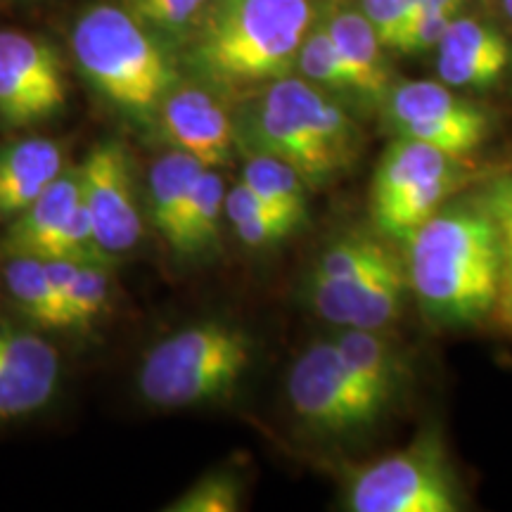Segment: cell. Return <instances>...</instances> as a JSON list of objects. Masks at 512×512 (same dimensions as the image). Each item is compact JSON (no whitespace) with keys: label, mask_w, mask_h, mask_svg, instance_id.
Instances as JSON below:
<instances>
[{"label":"cell","mask_w":512,"mask_h":512,"mask_svg":"<svg viewBox=\"0 0 512 512\" xmlns=\"http://www.w3.org/2000/svg\"><path fill=\"white\" fill-rule=\"evenodd\" d=\"M347 508L354 512H456L460 484L437 432L361 467L351 477Z\"/></svg>","instance_id":"6"},{"label":"cell","mask_w":512,"mask_h":512,"mask_svg":"<svg viewBox=\"0 0 512 512\" xmlns=\"http://www.w3.org/2000/svg\"><path fill=\"white\" fill-rule=\"evenodd\" d=\"M67 105L62 57L43 38L0 31V124L31 128Z\"/></svg>","instance_id":"9"},{"label":"cell","mask_w":512,"mask_h":512,"mask_svg":"<svg viewBox=\"0 0 512 512\" xmlns=\"http://www.w3.org/2000/svg\"><path fill=\"white\" fill-rule=\"evenodd\" d=\"M465 164V159L446 155L422 140L396 136L394 143L384 150L370 183L373 226H380L408 195H413L425 183L467 171Z\"/></svg>","instance_id":"14"},{"label":"cell","mask_w":512,"mask_h":512,"mask_svg":"<svg viewBox=\"0 0 512 512\" xmlns=\"http://www.w3.org/2000/svg\"><path fill=\"white\" fill-rule=\"evenodd\" d=\"M456 17H458L456 12H444V10L425 12V15L415 17L406 27V31H403L396 50L406 55L434 50L441 43V38H444L448 24H451Z\"/></svg>","instance_id":"32"},{"label":"cell","mask_w":512,"mask_h":512,"mask_svg":"<svg viewBox=\"0 0 512 512\" xmlns=\"http://www.w3.org/2000/svg\"><path fill=\"white\" fill-rule=\"evenodd\" d=\"M294 67L302 72L306 81L323 88V91L332 95H356L354 81H351L325 24L309 29V34L302 41V48H299Z\"/></svg>","instance_id":"28"},{"label":"cell","mask_w":512,"mask_h":512,"mask_svg":"<svg viewBox=\"0 0 512 512\" xmlns=\"http://www.w3.org/2000/svg\"><path fill=\"white\" fill-rule=\"evenodd\" d=\"M254 342L226 320H202L174 332L147 351L138 387L159 408H192L226 399L247 375Z\"/></svg>","instance_id":"5"},{"label":"cell","mask_w":512,"mask_h":512,"mask_svg":"<svg viewBox=\"0 0 512 512\" xmlns=\"http://www.w3.org/2000/svg\"><path fill=\"white\" fill-rule=\"evenodd\" d=\"M233 121L242 150L283 159L309 188L347 176L363 150L361 126L347 107L304 76L266 83Z\"/></svg>","instance_id":"2"},{"label":"cell","mask_w":512,"mask_h":512,"mask_svg":"<svg viewBox=\"0 0 512 512\" xmlns=\"http://www.w3.org/2000/svg\"><path fill=\"white\" fill-rule=\"evenodd\" d=\"M311 0H211L190 36V64L221 93L259 91L297 64L313 27Z\"/></svg>","instance_id":"3"},{"label":"cell","mask_w":512,"mask_h":512,"mask_svg":"<svg viewBox=\"0 0 512 512\" xmlns=\"http://www.w3.org/2000/svg\"><path fill=\"white\" fill-rule=\"evenodd\" d=\"M64 147L53 138H24L0 150V216H17L55 181Z\"/></svg>","instance_id":"17"},{"label":"cell","mask_w":512,"mask_h":512,"mask_svg":"<svg viewBox=\"0 0 512 512\" xmlns=\"http://www.w3.org/2000/svg\"><path fill=\"white\" fill-rule=\"evenodd\" d=\"M223 214H226V183L219 171L204 166L192 183L174 233L166 242L183 256L207 254L211 247L219 245Z\"/></svg>","instance_id":"20"},{"label":"cell","mask_w":512,"mask_h":512,"mask_svg":"<svg viewBox=\"0 0 512 512\" xmlns=\"http://www.w3.org/2000/svg\"><path fill=\"white\" fill-rule=\"evenodd\" d=\"M242 503V482L228 470H211L166 505L171 512H235Z\"/></svg>","instance_id":"29"},{"label":"cell","mask_w":512,"mask_h":512,"mask_svg":"<svg viewBox=\"0 0 512 512\" xmlns=\"http://www.w3.org/2000/svg\"><path fill=\"white\" fill-rule=\"evenodd\" d=\"M245 155L247 164L242 169V183L266 204L304 223L309 185L299 176V171L278 157L261 155V152H245Z\"/></svg>","instance_id":"24"},{"label":"cell","mask_w":512,"mask_h":512,"mask_svg":"<svg viewBox=\"0 0 512 512\" xmlns=\"http://www.w3.org/2000/svg\"><path fill=\"white\" fill-rule=\"evenodd\" d=\"M112 264H79L69 302V330H91L107 309Z\"/></svg>","instance_id":"30"},{"label":"cell","mask_w":512,"mask_h":512,"mask_svg":"<svg viewBox=\"0 0 512 512\" xmlns=\"http://www.w3.org/2000/svg\"><path fill=\"white\" fill-rule=\"evenodd\" d=\"M155 126L171 150L195 157L207 169H219L233 157L235 121L223 95L200 83L176 81L159 105Z\"/></svg>","instance_id":"11"},{"label":"cell","mask_w":512,"mask_h":512,"mask_svg":"<svg viewBox=\"0 0 512 512\" xmlns=\"http://www.w3.org/2000/svg\"><path fill=\"white\" fill-rule=\"evenodd\" d=\"M209 3L211 0H124V8L157 38L190 41Z\"/></svg>","instance_id":"27"},{"label":"cell","mask_w":512,"mask_h":512,"mask_svg":"<svg viewBox=\"0 0 512 512\" xmlns=\"http://www.w3.org/2000/svg\"><path fill=\"white\" fill-rule=\"evenodd\" d=\"M294 415L325 437H354L370 430L389 406L358 380L335 339H318L299 354L287 377Z\"/></svg>","instance_id":"7"},{"label":"cell","mask_w":512,"mask_h":512,"mask_svg":"<svg viewBox=\"0 0 512 512\" xmlns=\"http://www.w3.org/2000/svg\"><path fill=\"white\" fill-rule=\"evenodd\" d=\"M81 204L79 164L67 166L27 209L19 211L3 238L8 256L53 259Z\"/></svg>","instance_id":"16"},{"label":"cell","mask_w":512,"mask_h":512,"mask_svg":"<svg viewBox=\"0 0 512 512\" xmlns=\"http://www.w3.org/2000/svg\"><path fill=\"white\" fill-rule=\"evenodd\" d=\"M3 275L10 299L31 325L43 330H67V320L48 280L43 259L10 256Z\"/></svg>","instance_id":"21"},{"label":"cell","mask_w":512,"mask_h":512,"mask_svg":"<svg viewBox=\"0 0 512 512\" xmlns=\"http://www.w3.org/2000/svg\"><path fill=\"white\" fill-rule=\"evenodd\" d=\"M60 354L34 330L0 320V422L27 418L53 399Z\"/></svg>","instance_id":"13"},{"label":"cell","mask_w":512,"mask_h":512,"mask_svg":"<svg viewBox=\"0 0 512 512\" xmlns=\"http://www.w3.org/2000/svg\"><path fill=\"white\" fill-rule=\"evenodd\" d=\"M81 202L112 256L131 252L143 235L131 157L119 140H102L79 164Z\"/></svg>","instance_id":"10"},{"label":"cell","mask_w":512,"mask_h":512,"mask_svg":"<svg viewBox=\"0 0 512 512\" xmlns=\"http://www.w3.org/2000/svg\"><path fill=\"white\" fill-rule=\"evenodd\" d=\"M382 107L384 121L396 136L422 140L458 159L482 147L491 126L482 107L458 98L444 81L394 83Z\"/></svg>","instance_id":"8"},{"label":"cell","mask_w":512,"mask_h":512,"mask_svg":"<svg viewBox=\"0 0 512 512\" xmlns=\"http://www.w3.org/2000/svg\"><path fill=\"white\" fill-rule=\"evenodd\" d=\"M76 64L102 98L136 121L155 124L178 74L159 38L119 5H93L72 31Z\"/></svg>","instance_id":"4"},{"label":"cell","mask_w":512,"mask_h":512,"mask_svg":"<svg viewBox=\"0 0 512 512\" xmlns=\"http://www.w3.org/2000/svg\"><path fill=\"white\" fill-rule=\"evenodd\" d=\"M406 280L434 328L494 318L501 290L498 230L484 204H444L408 235Z\"/></svg>","instance_id":"1"},{"label":"cell","mask_w":512,"mask_h":512,"mask_svg":"<svg viewBox=\"0 0 512 512\" xmlns=\"http://www.w3.org/2000/svg\"><path fill=\"white\" fill-rule=\"evenodd\" d=\"M325 29L354 81L356 98L382 102L392 88V76L384 60V46L363 12L349 8L335 10L325 22Z\"/></svg>","instance_id":"18"},{"label":"cell","mask_w":512,"mask_h":512,"mask_svg":"<svg viewBox=\"0 0 512 512\" xmlns=\"http://www.w3.org/2000/svg\"><path fill=\"white\" fill-rule=\"evenodd\" d=\"M226 219L242 245L252 249L278 245L302 226L297 219L266 204L242 181L226 192Z\"/></svg>","instance_id":"23"},{"label":"cell","mask_w":512,"mask_h":512,"mask_svg":"<svg viewBox=\"0 0 512 512\" xmlns=\"http://www.w3.org/2000/svg\"><path fill=\"white\" fill-rule=\"evenodd\" d=\"M335 342L339 354L344 356L358 380L366 384L384 406H392L408 380L406 358L392 339L382 335L380 330L347 328L335 337Z\"/></svg>","instance_id":"19"},{"label":"cell","mask_w":512,"mask_h":512,"mask_svg":"<svg viewBox=\"0 0 512 512\" xmlns=\"http://www.w3.org/2000/svg\"><path fill=\"white\" fill-rule=\"evenodd\" d=\"M501 3H503V12L508 15V19L512 22V0H501Z\"/></svg>","instance_id":"34"},{"label":"cell","mask_w":512,"mask_h":512,"mask_svg":"<svg viewBox=\"0 0 512 512\" xmlns=\"http://www.w3.org/2000/svg\"><path fill=\"white\" fill-rule=\"evenodd\" d=\"M477 200L494 219L498 247H501V290L491 320H496L498 328L512 335V174L491 181L479 192Z\"/></svg>","instance_id":"26"},{"label":"cell","mask_w":512,"mask_h":512,"mask_svg":"<svg viewBox=\"0 0 512 512\" xmlns=\"http://www.w3.org/2000/svg\"><path fill=\"white\" fill-rule=\"evenodd\" d=\"M399 264V256L382 238L366 233H349L330 242L318 256L309 275L328 280L361 278L380 268Z\"/></svg>","instance_id":"25"},{"label":"cell","mask_w":512,"mask_h":512,"mask_svg":"<svg viewBox=\"0 0 512 512\" xmlns=\"http://www.w3.org/2000/svg\"><path fill=\"white\" fill-rule=\"evenodd\" d=\"M408 290L406 266L392 264L361 278L328 280L309 275L304 285L306 302L337 328L384 330L399 318Z\"/></svg>","instance_id":"12"},{"label":"cell","mask_w":512,"mask_h":512,"mask_svg":"<svg viewBox=\"0 0 512 512\" xmlns=\"http://www.w3.org/2000/svg\"><path fill=\"white\" fill-rule=\"evenodd\" d=\"M361 12L380 38L384 50H396L403 31L411 22L406 3L403 0H361Z\"/></svg>","instance_id":"31"},{"label":"cell","mask_w":512,"mask_h":512,"mask_svg":"<svg viewBox=\"0 0 512 512\" xmlns=\"http://www.w3.org/2000/svg\"><path fill=\"white\" fill-rule=\"evenodd\" d=\"M463 5H465V0H420L418 15H415V17L425 15V12H437V10L456 12V15H458V12L463 10Z\"/></svg>","instance_id":"33"},{"label":"cell","mask_w":512,"mask_h":512,"mask_svg":"<svg viewBox=\"0 0 512 512\" xmlns=\"http://www.w3.org/2000/svg\"><path fill=\"white\" fill-rule=\"evenodd\" d=\"M510 62L505 36L475 17H456L437 46L439 79L451 88H491Z\"/></svg>","instance_id":"15"},{"label":"cell","mask_w":512,"mask_h":512,"mask_svg":"<svg viewBox=\"0 0 512 512\" xmlns=\"http://www.w3.org/2000/svg\"><path fill=\"white\" fill-rule=\"evenodd\" d=\"M204 166L181 150H169L150 169V219L164 240L174 233L192 183Z\"/></svg>","instance_id":"22"}]
</instances>
